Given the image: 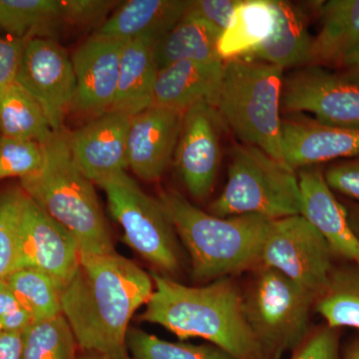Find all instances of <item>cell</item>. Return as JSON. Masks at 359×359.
I'll list each match as a JSON object with an SVG mask.
<instances>
[{
    "label": "cell",
    "instance_id": "cell-1",
    "mask_svg": "<svg viewBox=\"0 0 359 359\" xmlns=\"http://www.w3.org/2000/svg\"><path fill=\"white\" fill-rule=\"evenodd\" d=\"M153 292L152 276L131 259L117 252H81L76 273L62 290V314L85 353L128 359L130 321Z\"/></svg>",
    "mask_w": 359,
    "mask_h": 359
},
{
    "label": "cell",
    "instance_id": "cell-2",
    "mask_svg": "<svg viewBox=\"0 0 359 359\" xmlns=\"http://www.w3.org/2000/svg\"><path fill=\"white\" fill-rule=\"evenodd\" d=\"M154 292L140 320L166 328L181 340L202 339L235 359H269L252 334L243 290L233 278L188 287L153 271Z\"/></svg>",
    "mask_w": 359,
    "mask_h": 359
},
{
    "label": "cell",
    "instance_id": "cell-3",
    "mask_svg": "<svg viewBox=\"0 0 359 359\" xmlns=\"http://www.w3.org/2000/svg\"><path fill=\"white\" fill-rule=\"evenodd\" d=\"M158 200L188 250L195 282L233 278L259 266L262 245L273 219L256 215L219 218L174 190L163 191Z\"/></svg>",
    "mask_w": 359,
    "mask_h": 359
},
{
    "label": "cell",
    "instance_id": "cell-4",
    "mask_svg": "<svg viewBox=\"0 0 359 359\" xmlns=\"http://www.w3.org/2000/svg\"><path fill=\"white\" fill-rule=\"evenodd\" d=\"M43 166L20 180V188L40 209L76 240L82 254L116 252L94 184L71 158L67 130L43 145Z\"/></svg>",
    "mask_w": 359,
    "mask_h": 359
},
{
    "label": "cell",
    "instance_id": "cell-5",
    "mask_svg": "<svg viewBox=\"0 0 359 359\" xmlns=\"http://www.w3.org/2000/svg\"><path fill=\"white\" fill-rule=\"evenodd\" d=\"M283 80L282 68L259 59L226 61L217 109L243 144L256 146L285 164L280 118Z\"/></svg>",
    "mask_w": 359,
    "mask_h": 359
},
{
    "label": "cell",
    "instance_id": "cell-6",
    "mask_svg": "<svg viewBox=\"0 0 359 359\" xmlns=\"http://www.w3.org/2000/svg\"><path fill=\"white\" fill-rule=\"evenodd\" d=\"M302 196L297 171L256 146L231 150L228 181L210 214L219 218L256 215L269 219L297 216Z\"/></svg>",
    "mask_w": 359,
    "mask_h": 359
},
{
    "label": "cell",
    "instance_id": "cell-7",
    "mask_svg": "<svg viewBox=\"0 0 359 359\" xmlns=\"http://www.w3.org/2000/svg\"><path fill=\"white\" fill-rule=\"evenodd\" d=\"M316 299L276 269H254L243 302L250 330L269 359H282L306 339Z\"/></svg>",
    "mask_w": 359,
    "mask_h": 359
},
{
    "label": "cell",
    "instance_id": "cell-8",
    "mask_svg": "<svg viewBox=\"0 0 359 359\" xmlns=\"http://www.w3.org/2000/svg\"><path fill=\"white\" fill-rule=\"evenodd\" d=\"M123 230L122 240L156 273L176 280L182 271L179 238L159 200L150 197L126 172L96 184Z\"/></svg>",
    "mask_w": 359,
    "mask_h": 359
},
{
    "label": "cell",
    "instance_id": "cell-9",
    "mask_svg": "<svg viewBox=\"0 0 359 359\" xmlns=\"http://www.w3.org/2000/svg\"><path fill=\"white\" fill-rule=\"evenodd\" d=\"M332 257L320 231L297 215L271 221L259 266L280 271L318 297L334 269Z\"/></svg>",
    "mask_w": 359,
    "mask_h": 359
},
{
    "label": "cell",
    "instance_id": "cell-10",
    "mask_svg": "<svg viewBox=\"0 0 359 359\" xmlns=\"http://www.w3.org/2000/svg\"><path fill=\"white\" fill-rule=\"evenodd\" d=\"M16 83L40 104L54 133L66 130V115L76 95V77L65 48L50 37L28 40Z\"/></svg>",
    "mask_w": 359,
    "mask_h": 359
},
{
    "label": "cell",
    "instance_id": "cell-11",
    "mask_svg": "<svg viewBox=\"0 0 359 359\" xmlns=\"http://www.w3.org/2000/svg\"><path fill=\"white\" fill-rule=\"evenodd\" d=\"M282 108L309 113L321 124L359 129V85L327 68L306 65L283 80Z\"/></svg>",
    "mask_w": 359,
    "mask_h": 359
},
{
    "label": "cell",
    "instance_id": "cell-12",
    "mask_svg": "<svg viewBox=\"0 0 359 359\" xmlns=\"http://www.w3.org/2000/svg\"><path fill=\"white\" fill-rule=\"evenodd\" d=\"M224 125L218 109L209 104H197L184 113L175 165L194 199L205 200L214 190L221 164Z\"/></svg>",
    "mask_w": 359,
    "mask_h": 359
},
{
    "label": "cell",
    "instance_id": "cell-13",
    "mask_svg": "<svg viewBox=\"0 0 359 359\" xmlns=\"http://www.w3.org/2000/svg\"><path fill=\"white\" fill-rule=\"evenodd\" d=\"M80 256L79 245L69 231L45 214L25 194L13 271L39 269L65 287L76 273Z\"/></svg>",
    "mask_w": 359,
    "mask_h": 359
},
{
    "label": "cell",
    "instance_id": "cell-14",
    "mask_svg": "<svg viewBox=\"0 0 359 359\" xmlns=\"http://www.w3.org/2000/svg\"><path fill=\"white\" fill-rule=\"evenodd\" d=\"M130 40L96 33L71 56L76 95L72 110L96 116L110 111L119 82L123 52Z\"/></svg>",
    "mask_w": 359,
    "mask_h": 359
},
{
    "label": "cell",
    "instance_id": "cell-15",
    "mask_svg": "<svg viewBox=\"0 0 359 359\" xmlns=\"http://www.w3.org/2000/svg\"><path fill=\"white\" fill-rule=\"evenodd\" d=\"M131 117L116 111L96 116L81 128L67 131L75 166L93 184L128 169L127 139Z\"/></svg>",
    "mask_w": 359,
    "mask_h": 359
},
{
    "label": "cell",
    "instance_id": "cell-16",
    "mask_svg": "<svg viewBox=\"0 0 359 359\" xmlns=\"http://www.w3.org/2000/svg\"><path fill=\"white\" fill-rule=\"evenodd\" d=\"M184 113L152 106L130 120L128 169L138 178L156 182L173 159Z\"/></svg>",
    "mask_w": 359,
    "mask_h": 359
},
{
    "label": "cell",
    "instance_id": "cell-17",
    "mask_svg": "<svg viewBox=\"0 0 359 359\" xmlns=\"http://www.w3.org/2000/svg\"><path fill=\"white\" fill-rule=\"evenodd\" d=\"M304 218L313 224L334 256L359 266V236L355 233L346 208L325 182L320 166L302 168L297 172Z\"/></svg>",
    "mask_w": 359,
    "mask_h": 359
},
{
    "label": "cell",
    "instance_id": "cell-18",
    "mask_svg": "<svg viewBox=\"0 0 359 359\" xmlns=\"http://www.w3.org/2000/svg\"><path fill=\"white\" fill-rule=\"evenodd\" d=\"M285 164L294 171L347 159L359 153V129L321 124L313 119L283 120Z\"/></svg>",
    "mask_w": 359,
    "mask_h": 359
},
{
    "label": "cell",
    "instance_id": "cell-19",
    "mask_svg": "<svg viewBox=\"0 0 359 359\" xmlns=\"http://www.w3.org/2000/svg\"><path fill=\"white\" fill-rule=\"evenodd\" d=\"M224 62L181 61L158 71L153 106L185 113L200 103L217 108Z\"/></svg>",
    "mask_w": 359,
    "mask_h": 359
},
{
    "label": "cell",
    "instance_id": "cell-20",
    "mask_svg": "<svg viewBox=\"0 0 359 359\" xmlns=\"http://www.w3.org/2000/svg\"><path fill=\"white\" fill-rule=\"evenodd\" d=\"M316 7L320 27L311 40L306 65L339 70L359 48V0H327Z\"/></svg>",
    "mask_w": 359,
    "mask_h": 359
},
{
    "label": "cell",
    "instance_id": "cell-21",
    "mask_svg": "<svg viewBox=\"0 0 359 359\" xmlns=\"http://www.w3.org/2000/svg\"><path fill=\"white\" fill-rule=\"evenodd\" d=\"M186 7L184 0H130L104 21L96 33L158 42L183 18Z\"/></svg>",
    "mask_w": 359,
    "mask_h": 359
},
{
    "label": "cell",
    "instance_id": "cell-22",
    "mask_svg": "<svg viewBox=\"0 0 359 359\" xmlns=\"http://www.w3.org/2000/svg\"><path fill=\"white\" fill-rule=\"evenodd\" d=\"M271 1L275 13L273 29L249 57L282 69L308 65L313 37L309 33L306 14L299 4L285 0Z\"/></svg>",
    "mask_w": 359,
    "mask_h": 359
},
{
    "label": "cell",
    "instance_id": "cell-23",
    "mask_svg": "<svg viewBox=\"0 0 359 359\" xmlns=\"http://www.w3.org/2000/svg\"><path fill=\"white\" fill-rule=\"evenodd\" d=\"M157 42L150 39L130 40L123 52L119 82L110 111L132 117L152 107L158 66L154 57Z\"/></svg>",
    "mask_w": 359,
    "mask_h": 359
},
{
    "label": "cell",
    "instance_id": "cell-24",
    "mask_svg": "<svg viewBox=\"0 0 359 359\" xmlns=\"http://www.w3.org/2000/svg\"><path fill=\"white\" fill-rule=\"evenodd\" d=\"M273 22L271 0H242L217 41L219 59L226 62L250 56L268 39Z\"/></svg>",
    "mask_w": 359,
    "mask_h": 359
},
{
    "label": "cell",
    "instance_id": "cell-25",
    "mask_svg": "<svg viewBox=\"0 0 359 359\" xmlns=\"http://www.w3.org/2000/svg\"><path fill=\"white\" fill-rule=\"evenodd\" d=\"M219 36L218 32L202 20L184 14L179 22L155 44L158 69L181 61H222L217 52Z\"/></svg>",
    "mask_w": 359,
    "mask_h": 359
},
{
    "label": "cell",
    "instance_id": "cell-26",
    "mask_svg": "<svg viewBox=\"0 0 359 359\" xmlns=\"http://www.w3.org/2000/svg\"><path fill=\"white\" fill-rule=\"evenodd\" d=\"M40 104L18 83L0 94V135L44 145L54 136Z\"/></svg>",
    "mask_w": 359,
    "mask_h": 359
},
{
    "label": "cell",
    "instance_id": "cell-27",
    "mask_svg": "<svg viewBox=\"0 0 359 359\" xmlns=\"http://www.w3.org/2000/svg\"><path fill=\"white\" fill-rule=\"evenodd\" d=\"M313 309L330 327L359 330V266L351 263L334 266Z\"/></svg>",
    "mask_w": 359,
    "mask_h": 359
},
{
    "label": "cell",
    "instance_id": "cell-28",
    "mask_svg": "<svg viewBox=\"0 0 359 359\" xmlns=\"http://www.w3.org/2000/svg\"><path fill=\"white\" fill-rule=\"evenodd\" d=\"M65 25L62 0H0V28L11 37H49Z\"/></svg>",
    "mask_w": 359,
    "mask_h": 359
},
{
    "label": "cell",
    "instance_id": "cell-29",
    "mask_svg": "<svg viewBox=\"0 0 359 359\" xmlns=\"http://www.w3.org/2000/svg\"><path fill=\"white\" fill-rule=\"evenodd\" d=\"M6 282L29 314L32 323L50 320L62 314L63 287L43 271L16 269L6 276Z\"/></svg>",
    "mask_w": 359,
    "mask_h": 359
},
{
    "label": "cell",
    "instance_id": "cell-30",
    "mask_svg": "<svg viewBox=\"0 0 359 359\" xmlns=\"http://www.w3.org/2000/svg\"><path fill=\"white\" fill-rule=\"evenodd\" d=\"M21 359H76V339L63 314L33 321L22 332Z\"/></svg>",
    "mask_w": 359,
    "mask_h": 359
},
{
    "label": "cell",
    "instance_id": "cell-31",
    "mask_svg": "<svg viewBox=\"0 0 359 359\" xmlns=\"http://www.w3.org/2000/svg\"><path fill=\"white\" fill-rule=\"evenodd\" d=\"M127 348L133 359H235L214 344L167 341L135 327L127 334Z\"/></svg>",
    "mask_w": 359,
    "mask_h": 359
},
{
    "label": "cell",
    "instance_id": "cell-32",
    "mask_svg": "<svg viewBox=\"0 0 359 359\" xmlns=\"http://www.w3.org/2000/svg\"><path fill=\"white\" fill-rule=\"evenodd\" d=\"M25 198L22 189L16 187L0 194V280L13 273L15 264Z\"/></svg>",
    "mask_w": 359,
    "mask_h": 359
},
{
    "label": "cell",
    "instance_id": "cell-33",
    "mask_svg": "<svg viewBox=\"0 0 359 359\" xmlns=\"http://www.w3.org/2000/svg\"><path fill=\"white\" fill-rule=\"evenodd\" d=\"M44 158L41 144L0 135V181L36 173L43 166Z\"/></svg>",
    "mask_w": 359,
    "mask_h": 359
},
{
    "label": "cell",
    "instance_id": "cell-34",
    "mask_svg": "<svg viewBox=\"0 0 359 359\" xmlns=\"http://www.w3.org/2000/svg\"><path fill=\"white\" fill-rule=\"evenodd\" d=\"M242 0H193L187 1L185 14L202 20L219 35L229 23Z\"/></svg>",
    "mask_w": 359,
    "mask_h": 359
},
{
    "label": "cell",
    "instance_id": "cell-35",
    "mask_svg": "<svg viewBox=\"0 0 359 359\" xmlns=\"http://www.w3.org/2000/svg\"><path fill=\"white\" fill-rule=\"evenodd\" d=\"M339 330L325 325L309 332L292 359H339Z\"/></svg>",
    "mask_w": 359,
    "mask_h": 359
},
{
    "label": "cell",
    "instance_id": "cell-36",
    "mask_svg": "<svg viewBox=\"0 0 359 359\" xmlns=\"http://www.w3.org/2000/svg\"><path fill=\"white\" fill-rule=\"evenodd\" d=\"M323 174L334 192L359 202V153L353 157L332 162Z\"/></svg>",
    "mask_w": 359,
    "mask_h": 359
},
{
    "label": "cell",
    "instance_id": "cell-37",
    "mask_svg": "<svg viewBox=\"0 0 359 359\" xmlns=\"http://www.w3.org/2000/svg\"><path fill=\"white\" fill-rule=\"evenodd\" d=\"M117 4L110 0H62L65 25H95L105 18Z\"/></svg>",
    "mask_w": 359,
    "mask_h": 359
},
{
    "label": "cell",
    "instance_id": "cell-38",
    "mask_svg": "<svg viewBox=\"0 0 359 359\" xmlns=\"http://www.w3.org/2000/svg\"><path fill=\"white\" fill-rule=\"evenodd\" d=\"M32 323L6 280H0V332H22Z\"/></svg>",
    "mask_w": 359,
    "mask_h": 359
},
{
    "label": "cell",
    "instance_id": "cell-39",
    "mask_svg": "<svg viewBox=\"0 0 359 359\" xmlns=\"http://www.w3.org/2000/svg\"><path fill=\"white\" fill-rule=\"evenodd\" d=\"M27 41L13 37L0 39V94L15 83Z\"/></svg>",
    "mask_w": 359,
    "mask_h": 359
},
{
    "label": "cell",
    "instance_id": "cell-40",
    "mask_svg": "<svg viewBox=\"0 0 359 359\" xmlns=\"http://www.w3.org/2000/svg\"><path fill=\"white\" fill-rule=\"evenodd\" d=\"M22 332H0V359H21Z\"/></svg>",
    "mask_w": 359,
    "mask_h": 359
},
{
    "label": "cell",
    "instance_id": "cell-41",
    "mask_svg": "<svg viewBox=\"0 0 359 359\" xmlns=\"http://www.w3.org/2000/svg\"><path fill=\"white\" fill-rule=\"evenodd\" d=\"M337 73L347 81L359 85V48L344 61Z\"/></svg>",
    "mask_w": 359,
    "mask_h": 359
},
{
    "label": "cell",
    "instance_id": "cell-42",
    "mask_svg": "<svg viewBox=\"0 0 359 359\" xmlns=\"http://www.w3.org/2000/svg\"><path fill=\"white\" fill-rule=\"evenodd\" d=\"M344 359H359V339L353 341L348 347Z\"/></svg>",
    "mask_w": 359,
    "mask_h": 359
},
{
    "label": "cell",
    "instance_id": "cell-43",
    "mask_svg": "<svg viewBox=\"0 0 359 359\" xmlns=\"http://www.w3.org/2000/svg\"><path fill=\"white\" fill-rule=\"evenodd\" d=\"M76 359H111L107 356L101 355V354L93 353H85L81 355H77Z\"/></svg>",
    "mask_w": 359,
    "mask_h": 359
},
{
    "label": "cell",
    "instance_id": "cell-44",
    "mask_svg": "<svg viewBox=\"0 0 359 359\" xmlns=\"http://www.w3.org/2000/svg\"><path fill=\"white\" fill-rule=\"evenodd\" d=\"M358 224H359V212H358Z\"/></svg>",
    "mask_w": 359,
    "mask_h": 359
},
{
    "label": "cell",
    "instance_id": "cell-45",
    "mask_svg": "<svg viewBox=\"0 0 359 359\" xmlns=\"http://www.w3.org/2000/svg\"><path fill=\"white\" fill-rule=\"evenodd\" d=\"M128 359H133V358H129Z\"/></svg>",
    "mask_w": 359,
    "mask_h": 359
}]
</instances>
